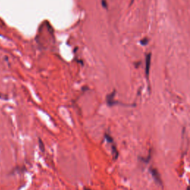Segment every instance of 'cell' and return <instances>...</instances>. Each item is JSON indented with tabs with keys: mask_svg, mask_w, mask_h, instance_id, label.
Returning <instances> with one entry per match:
<instances>
[{
	"mask_svg": "<svg viewBox=\"0 0 190 190\" xmlns=\"http://www.w3.org/2000/svg\"><path fill=\"white\" fill-rule=\"evenodd\" d=\"M148 42V39H145L144 40H142L141 42V44H143V46H145V45H146V43Z\"/></svg>",
	"mask_w": 190,
	"mask_h": 190,
	"instance_id": "cell-5",
	"label": "cell"
},
{
	"mask_svg": "<svg viewBox=\"0 0 190 190\" xmlns=\"http://www.w3.org/2000/svg\"><path fill=\"white\" fill-rule=\"evenodd\" d=\"M150 172H151V175H152L153 178H154V181H155L158 185H162V181H161V175H160L158 170L156 169H154V168H151V169H150Z\"/></svg>",
	"mask_w": 190,
	"mask_h": 190,
	"instance_id": "cell-1",
	"label": "cell"
},
{
	"mask_svg": "<svg viewBox=\"0 0 190 190\" xmlns=\"http://www.w3.org/2000/svg\"><path fill=\"white\" fill-rule=\"evenodd\" d=\"M150 65H151V54L146 55V76H149Z\"/></svg>",
	"mask_w": 190,
	"mask_h": 190,
	"instance_id": "cell-2",
	"label": "cell"
},
{
	"mask_svg": "<svg viewBox=\"0 0 190 190\" xmlns=\"http://www.w3.org/2000/svg\"><path fill=\"white\" fill-rule=\"evenodd\" d=\"M111 152H112L113 158H114V160H117V159L118 156H119V153H118L116 146L114 145V143H111Z\"/></svg>",
	"mask_w": 190,
	"mask_h": 190,
	"instance_id": "cell-3",
	"label": "cell"
},
{
	"mask_svg": "<svg viewBox=\"0 0 190 190\" xmlns=\"http://www.w3.org/2000/svg\"><path fill=\"white\" fill-rule=\"evenodd\" d=\"M39 149H40L41 151H45V146H44V144H43L42 141L40 139H39Z\"/></svg>",
	"mask_w": 190,
	"mask_h": 190,
	"instance_id": "cell-4",
	"label": "cell"
},
{
	"mask_svg": "<svg viewBox=\"0 0 190 190\" xmlns=\"http://www.w3.org/2000/svg\"><path fill=\"white\" fill-rule=\"evenodd\" d=\"M84 190H91L90 189H88V188H86V187H85L84 188Z\"/></svg>",
	"mask_w": 190,
	"mask_h": 190,
	"instance_id": "cell-6",
	"label": "cell"
}]
</instances>
